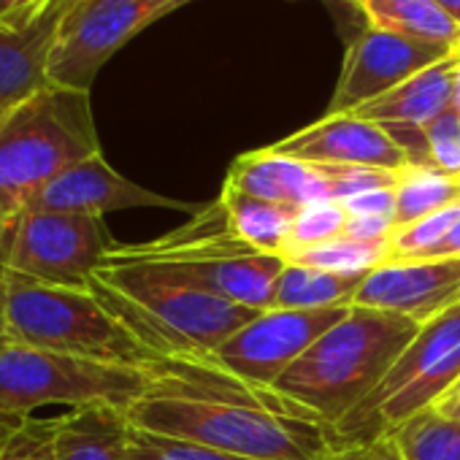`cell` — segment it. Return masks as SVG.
Listing matches in <instances>:
<instances>
[{
  "label": "cell",
  "instance_id": "obj_1",
  "mask_svg": "<svg viewBox=\"0 0 460 460\" xmlns=\"http://www.w3.org/2000/svg\"><path fill=\"white\" fill-rule=\"evenodd\" d=\"M149 371V387L125 411L138 430L258 460H320L333 444L301 406L211 358L157 360Z\"/></svg>",
  "mask_w": 460,
  "mask_h": 460
},
{
  "label": "cell",
  "instance_id": "obj_2",
  "mask_svg": "<svg viewBox=\"0 0 460 460\" xmlns=\"http://www.w3.org/2000/svg\"><path fill=\"white\" fill-rule=\"evenodd\" d=\"M90 290L157 358H208L261 312L195 290L149 261L117 255L95 269Z\"/></svg>",
  "mask_w": 460,
  "mask_h": 460
},
{
  "label": "cell",
  "instance_id": "obj_3",
  "mask_svg": "<svg viewBox=\"0 0 460 460\" xmlns=\"http://www.w3.org/2000/svg\"><path fill=\"white\" fill-rule=\"evenodd\" d=\"M420 328L401 314L349 306L274 382V390L331 430L385 379Z\"/></svg>",
  "mask_w": 460,
  "mask_h": 460
},
{
  "label": "cell",
  "instance_id": "obj_4",
  "mask_svg": "<svg viewBox=\"0 0 460 460\" xmlns=\"http://www.w3.org/2000/svg\"><path fill=\"white\" fill-rule=\"evenodd\" d=\"M101 155L90 93L47 84L0 119V195L17 219L71 165Z\"/></svg>",
  "mask_w": 460,
  "mask_h": 460
},
{
  "label": "cell",
  "instance_id": "obj_5",
  "mask_svg": "<svg viewBox=\"0 0 460 460\" xmlns=\"http://www.w3.org/2000/svg\"><path fill=\"white\" fill-rule=\"evenodd\" d=\"M0 274L6 279L9 341L109 363H157L90 288L44 285L14 271Z\"/></svg>",
  "mask_w": 460,
  "mask_h": 460
},
{
  "label": "cell",
  "instance_id": "obj_6",
  "mask_svg": "<svg viewBox=\"0 0 460 460\" xmlns=\"http://www.w3.org/2000/svg\"><path fill=\"white\" fill-rule=\"evenodd\" d=\"M149 366L93 360L17 341L0 344V417L28 420L41 406H128L149 387Z\"/></svg>",
  "mask_w": 460,
  "mask_h": 460
},
{
  "label": "cell",
  "instance_id": "obj_7",
  "mask_svg": "<svg viewBox=\"0 0 460 460\" xmlns=\"http://www.w3.org/2000/svg\"><path fill=\"white\" fill-rule=\"evenodd\" d=\"M460 382V301L425 323L385 379L331 428L333 444L387 438Z\"/></svg>",
  "mask_w": 460,
  "mask_h": 460
},
{
  "label": "cell",
  "instance_id": "obj_8",
  "mask_svg": "<svg viewBox=\"0 0 460 460\" xmlns=\"http://www.w3.org/2000/svg\"><path fill=\"white\" fill-rule=\"evenodd\" d=\"M117 247L101 217L25 208L0 252V271L60 285L90 288L95 269Z\"/></svg>",
  "mask_w": 460,
  "mask_h": 460
},
{
  "label": "cell",
  "instance_id": "obj_9",
  "mask_svg": "<svg viewBox=\"0 0 460 460\" xmlns=\"http://www.w3.org/2000/svg\"><path fill=\"white\" fill-rule=\"evenodd\" d=\"M190 0H66L52 52L49 82L90 93L98 71L144 28Z\"/></svg>",
  "mask_w": 460,
  "mask_h": 460
},
{
  "label": "cell",
  "instance_id": "obj_10",
  "mask_svg": "<svg viewBox=\"0 0 460 460\" xmlns=\"http://www.w3.org/2000/svg\"><path fill=\"white\" fill-rule=\"evenodd\" d=\"M117 255L149 261L173 279L203 290L208 296H217L222 301L250 306L258 312H266L274 306V288L285 269V258L279 255H263L242 242L225 244V247H190V244H136V247H114Z\"/></svg>",
  "mask_w": 460,
  "mask_h": 460
},
{
  "label": "cell",
  "instance_id": "obj_11",
  "mask_svg": "<svg viewBox=\"0 0 460 460\" xmlns=\"http://www.w3.org/2000/svg\"><path fill=\"white\" fill-rule=\"evenodd\" d=\"M347 312L349 306L309 312L266 309L208 358L252 385L274 387V382Z\"/></svg>",
  "mask_w": 460,
  "mask_h": 460
},
{
  "label": "cell",
  "instance_id": "obj_12",
  "mask_svg": "<svg viewBox=\"0 0 460 460\" xmlns=\"http://www.w3.org/2000/svg\"><path fill=\"white\" fill-rule=\"evenodd\" d=\"M452 52L455 49L428 47L395 33L366 28L347 47L328 114H352Z\"/></svg>",
  "mask_w": 460,
  "mask_h": 460
},
{
  "label": "cell",
  "instance_id": "obj_13",
  "mask_svg": "<svg viewBox=\"0 0 460 460\" xmlns=\"http://www.w3.org/2000/svg\"><path fill=\"white\" fill-rule=\"evenodd\" d=\"M460 301V258L398 261L363 277L352 306L409 317L420 325Z\"/></svg>",
  "mask_w": 460,
  "mask_h": 460
},
{
  "label": "cell",
  "instance_id": "obj_14",
  "mask_svg": "<svg viewBox=\"0 0 460 460\" xmlns=\"http://www.w3.org/2000/svg\"><path fill=\"white\" fill-rule=\"evenodd\" d=\"M271 149L312 165H360L382 171L411 165L409 155L382 125L358 114H325L309 128L271 144Z\"/></svg>",
  "mask_w": 460,
  "mask_h": 460
},
{
  "label": "cell",
  "instance_id": "obj_15",
  "mask_svg": "<svg viewBox=\"0 0 460 460\" xmlns=\"http://www.w3.org/2000/svg\"><path fill=\"white\" fill-rule=\"evenodd\" d=\"M28 208L41 211H63V214H82V217H106L109 211L122 208H179V211H198L192 203L165 198L160 192H152L122 173H117L103 152L93 155L60 176H55Z\"/></svg>",
  "mask_w": 460,
  "mask_h": 460
},
{
  "label": "cell",
  "instance_id": "obj_16",
  "mask_svg": "<svg viewBox=\"0 0 460 460\" xmlns=\"http://www.w3.org/2000/svg\"><path fill=\"white\" fill-rule=\"evenodd\" d=\"M225 187L296 211L333 200L331 181L320 165L277 155L271 146L239 155L225 176Z\"/></svg>",
  "mask_w": 460,
  "mask_h": 460
},
{
  "label": "cell",
  "instance_id": "obj_17",
  "mask_svg": "<svg viewBox=\"0 0 460 460\" xmlns=\"http://www.w3.org/2000/svg\"><path fill=\"white\" fill-rule=\"evenodd\" d=\"M460 66V49L420 71L387 95L352 111L363 119L382 125L390 136L395 133H422L430 122L452 109V87Z\"/></svg>",
  "mask_w": 460,
  "mask_h": 460
},
{
  "label": "cell",
  "instance_id": "obj_18",
  "mask_svg": "<svg viewBox=\"0 0 460 460\" xmlns=\"http://www.w3.org/2000/svg\"><path fill=\"white\" fill-rule=\"evenodd\" d=\"M66 12V0L58 4L28 31L0 28V119L17 106L41 93L49 82V52Z\"/></svg>",
  "mask_w": 460,
  "mask_h": 460
},
{
  "label": "cell",
  "instance_id": "obj_19",
  "mask_svg": "<svg viewBox=\"0 0 460 460\" xmlns=\"http://www.w3.org/2000/svg\"><path fill=\"white\" fill-rule=\"evenodd\" d=\"M130 422L114 406H82L55 417L58 460H128Z\"/></svg>",
  "mask_w": 460,
  "mask_h": 460
},
{
  "label": "cell",
  "instance_id": "obj_20",
  "mask_svg": "<svg viewBox=\"0 0 460 460\" xmlns=\"http://www.w3.org/2000/svg\"><path fill=\"white\" fill-rule=\"evenodd\" d=\"M217 203L225 211L227 227L244 247L263 252V255H288L290 236H293V222H296V208L261 200L236 190L222 187Z\"/></svg>",
  "mask_w": 460,
  "mask_h": 460
},
{
  "label": "cell",
  "instance_id": "obj_21",
  "mask_svg": "<svg viewBox=\"0 0 460 460\" xmlns=\"http://www.w3.org/2000/svg\"><path fill=\"white\" fill-rule=\"evenodd\" d=\"M368 28L428 47L460 49V28L436 0H358Z\"/></svg>",
  "mask_w": 460,
  "mask_h": 460
},
{
  "label": "cell",
  "instance_id": "obj_22",
  "mask_svg": "<svg viewBox=\"0 0 460 460\" xmlns=\"http://www.w3.org/2000/svg\"><path fill=\"white\" fill-rule=\"evenodd\" d=\"M363 277H347L333 271H320L298 263H288L274 288L271 309H331V306H352V298L360 288Z\"/></svg>",
  "mask_w": 460,
  "mask_h": 460
},
{
  "label": "cell",
  "instance_id": "obj_23",
  "mask_svg": "<svg viewBox=\"0 0 460 460\" xmlns=\"http://www.w3.org/2000/svg\"><path fill=\"white\" fill-rule=\"evenodd\" d=\"M460 203V179L433 165H406L395 181V227L420 222ZM393 227V230H395Z\"/></svg>",
  "mask_w": 460,
  "mask_h": 460
},
{
  "label": "cell",
  "instance_id": "obj_24",
  "mask_svg": "<svg viewBox=\"0 0 460 460\" xmlns=\"http://www.w3.org/2000/svg\"><path fill=\"white\" fill-rule=\"evenodd\" d=\"M401 460H460V420L425 409L390 433Z\"/></svg>",
  "mask_w": 460,
  "mask_h": 460
},
{
  "label": "cell",
  "instance_id": "obj_25",
  "mask_svg": "<svg viewBox=\"0 0 460 460\" xmlns=\"http://www.w3.org/2000/svg\"><path fill=\"white\" fill-rule=\"evenodd\" d=\"M288 263L347 274V277H366L374 269L390 263V247L387 242H352V239H333L320 247H309L301 252H293L285 258Z\"/></svg>",
  "mask_w": 460,
  "mask_h": 460
},
{
  "label": "cell",
  "instance_id": "obj_26",
  "mask_svg": "<svg viewBox=\"0 0 460 460\" xmlns=\"http://www.w3.org/2000/svg\"><path fill=\"white\" fill-rule=\"evenodd\" d=\"M460 219V203L449 206V208H441L420 222H411V225H403V227H395L390 239H387V247H390V263H398V261H430L433 252L441 247V242L449 236V230L457 225Z\"/></svg>",
  "mask_w": 460,
  "mask_h": 460
},
{
  "label": "cell",
  "instance_id": "obj_27",
  "mask_svg": "<svg viewBox=\"0 0 460 460\" xmlns=\"http://www.w3.org/2000/svg\"><path fill=\"white\" fill-rule=\"evenodd\" d=\"M128 460H258V457L234 455V452H225V449L206 447V444L138 430L130 425Z\"/></svg>",
  "mask_w": 460,
  "mask_h": 460
},
{
  "label": "cell",
  "instance_id": "obj_28",
  "mask_svg": "<svg viewBox=\"0 0 460 460\" xmlns=\"http://www.w3.org/2000/svg\"><path fill=\"white\" fill-rule=\"evenodd\" d=\"M344 225H347V214H344V208L336 200L312 203V206L298 208L296 211V222H293V236H290L288 255L309 250V247H320V244H328V242L339 239L344 234Z\"/></svg>",
  "mask_w": 460,
  "mask_h": 460
},
{
  "label": "cell",
  "instance_id": "obj_29",
  "mask_svg": "<svg viewBox=\"0 0 460 460\" xmlns=\"http://www.w3.org/2000/svg\"><path fill=\"white\" fill-rule=\"evenodd\" d=\"M0 460H58L55 449V417L52 420H20L0 438Z\"/></svg>",
  "mask_w": 460,
  "mask_h": 460
},
{
  "label": "cell",
  "instance_id": "obj_30",
  "mask_svg": "<svg viewBox=\"0 0 460 460\" xmlns=\"http://www.w3.org/2000/svg\"><path fill=\"white\" fill-rule=\"evenodd\" d=\"M428 165L460 179V114L449 109L425 128Z\"/></svg>",
  "mask_w": 460,
  "mask_h": 460
},
{
  "label": "cell",
  "instance_id": "obj_31",
  "mask_svg": "<svg viewBox=\"0 0 460 460\" xmlns=\"http://www.w3.org/2000/svg\"><path fill=\"white\" fill-rule=\"evenodd\" d=\"M347 217H379L393 219L395 225V187H379L368 192H358L352 198L339 200Z\"/></svg>",
  "mask_w": 460,
  "mask_h": 460
},
{
  "label": "cell",
  "instance_id": "obj_32",
  "mask_svg": "<svg viewBox=\"0 0 460 460\" xmlns=\"http://www.w3.org/2000/svg\"><path fill=\"white\" fill-rule=\"evenodd\" d=\"M58 0H0V28L28 31L33 28Z\"/></svg>",
  "mask_w": 460,
  "mask_h": 460
},
{
  "label": "cell",
  "instance_id": "obj_33",
  "mask_svg": "<svg viewBox=\"0 0 460 460\" xmlns=\"http://www.w3.org/2000/svg\"><path fill=\"white\" fill-rule=\"evenodd\" d=\"M320 460H401L393 438L376 441H352V444H331V449Z\"/></svg>",
  "mask_w": 460,
  "mask_h": 460
},
{
  "label": "cell",
  "instance_id": "obj_34",
  "mask_svg": "<svg viewBox=\"0 0 460 460\" xmlns=\"http://www.w3.org/2000/svg\"><path fill=\"white\" fill-rule=\"evenodd\" d=\"M393 219H379V217H347L344 225V239L352 242H387L393 234Z\"/></svg>",
  "mask_w": 460,
  "mask_h": 460
},
{
  "label": "cell",
  "instance_id": "obj_35",
  "mask_svg": "<svg viewBox=\"0 0 460 460\" xmlns=\"http://www.w3.org/2000/svg\"><path fill=\"white\" fill-rule=\"evenodd\" d=\"M433 258H460V219H457V225L449 230V236L441 242V247L433 252ZM430 258V261H433Z\"/></svg>",
  "mask_w": 460,
  "mask_h": 460
},
{
  "label": "cell",
  "instance_id": "obj_36",
  "mask_svg": "<svg viewBox=\"0 0 460 460\" xmlns=\"http://www.w3.org/2000/svg\"><path fill=\"white\" fill-rule=\"evenodd\" d=\"M430 409H436V411H438V414H444V417L460 420V390H457V393L444 395V398H441V401H436Z\"/></svg>",
  "mask_w": 460,
  "mask_h": 460
},
{
  "label": "cell",
  "instance_id": "obj_37",
  "mask_svg": "<svg viewBox=\"0 0 460 460\" xmlns=\"http://www.w3.org/2000/svg\"><path fill=\"white\" fill-rule=\"evenodd\" d=\"M12 225H14V217H12V211L6 208V203H4V195H0V252H4V247H6V242H9Z\"/></svg>",
  "mask_w": 460,
  "mask_h": 460
},
{
  "label": "cell",
  "instance_id": "obj_38",
  "mask_svg": "<svg viewBox=\"0 0 460 460\" xmlns=\"http://www.w3.org/2000/svg\"><path fill=\"white\" fill-rule=\"evenodd\" d=\"M9 341V325H6V279L0 274V344Z\"/></svg>",
  "mask_w": 460,
  "mask_h": 460
},
{
  "label": "cell",
  "instance_id": "obj_39",
  "mask_svg": "<svg viewBox=\"0 0 460 460\" xmlns=\"http://www.w3.org/2000/svg\"><path fill=\"white\" fill-rule=\"evenodd\" d=\"M436 4L455 20V25L460 28V0H436Z\"/></svg>",
  "mask_w": 460,
  "mask_h": 460
},
{
  "label": "cell",
  "instance_id": "obj_40",
  "mask_svg": "<svg viewBox=\"0 0 460 460\" xmlns=\"http://www.w3.org/2000/svg\"><path fill=\"white\" fill-rule=\"evenodd\" d=\"M20 420H12V417H0V438H4Z\"/></svg>",
  "mask_w": 460,
  "mask_h": 460
},
{
  "label": "cell",
  "instance_id": "obj_41",
  "mask_svg": "<svg viewBox=\"0 0 460 460\" xmlns=\"http://www.w3.org/2000/svg\"><path fill=\"white\" fill-rule=\"evenodd\" d=\"M349 4H355V6H358V0H349Z\"/></svg>",
  "mask_w": 460,
  "mask_h": 460
}]
</instances>
